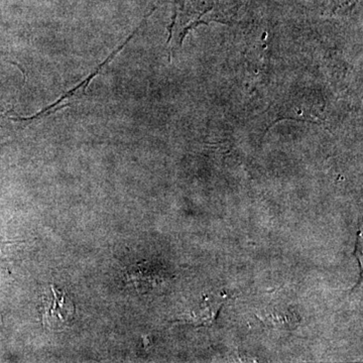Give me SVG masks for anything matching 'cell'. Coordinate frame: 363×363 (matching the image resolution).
<instances>
[{
    "label": "cell",
    "instance_id": "cell-1",
    "mask_svg": "<svg viewBox=\"0 0 363 363\" xmlns=\"http://www.w3.org/2000/svg\"><path fill=\"white\" fill-rule=\"evenodd\" d=\"M54 300L43 315V323L52 330H62L73 321L75 316V305L65 291L51 286Z\"/></svg>",
    "mask_w": 363,
    "mask_h": 363
},
{
    "label": "cell",
    "instance_id": "cell-3",
    "mask_svg": "<svg viewBox=\"0 0 363 363\" xmlns=\"http://www.w3.org/2000/svg\"><path fill=\"white\" fill-rule=\"evenodd\" d=\"M9 63L13 64V65L18 66V69H20V70H21V72H23V78H25V82H26V71H25V70H23V67H21V66L20 65V64L14 63V62H9Z\"/></svg>",
    "mask_w": 363,
    "mask_h": 363
},
{
    "label": "cell",
    "instance_id": "cell-2",
    "mask_svg": "<svg viewBox=\"0 0 363 363\" xmlns=\"http://www.w3.org/2000/svg\"><path fill=\"white\" fill-rule=\"evenodd\" d=\"M130 38H128V39L126 40L125 42H124L123 45H125L126 44H128V42H130ZM123 45H121V47L119 48V49H117L116 52H112V54L111 55V57H109V58H107L106 61H105L104 64H101V65L99 66V68H98L97 70L94 72V73L91 74V76H89V77L86 79L85 81H83V82H81V84L76 86V87L74 88V89H72L70 91V92L67 93L65 96H63L61 98V99H59L58 101L56 102V104L50 105V106H48L47 108L43 109V111H40V113H38L37 116H33L32 117H26V118H21V117H18V118H11V119H13V121H32V119L38 118V117H39L40 116H42V114L44 113V112L50 111V109L52 108V107H55V106H56V105L61 104V102L63 101L64 99H66L67 97L71 96V95L73 94V93L75 92L76 90L79 89V88H80L81 86H83V84H85V87H86V86L89 84L91 79L94 78L95 76L97 75L98 72L101 70L102 67H104L105 65V64L108 63V62L111 61V60L112 58H113L114 56H116L117 52H118L119 51H121V50L123 49Z\"/></svg>",
    "mask_w": 363,
    "mask_h": 363
}]
</instances>
